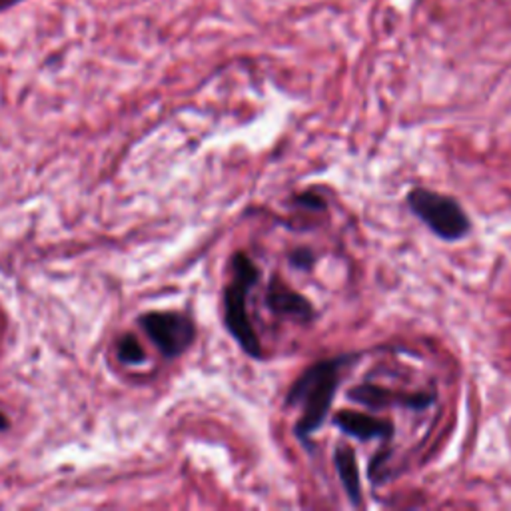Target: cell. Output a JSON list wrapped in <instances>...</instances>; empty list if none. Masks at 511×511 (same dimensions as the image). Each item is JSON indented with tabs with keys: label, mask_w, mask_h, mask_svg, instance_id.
<instances>
[{
	"label": "cell",
	"mask_w": 511,
	"mask_h": 511,
	"mask_svg": "<svg viewBox=\"0 0 511 511\" xmlns=\"http://www.w3.org/2000/svg\"><path fill=\"white\" fill-rule=\"evenodd\" d=\"M346 362L348 358L318 362L292 383L286 404L302 406V418L296 424V434L300 439H308L312 434H316L326 421L340 386L342 366Z\"/></svg>",
	"instance_id": "1"
},
{
	"label": "cell",
	"mask_w": 511,
	"mask_h": 511,
	"mask_svg": "<svg viewBox=\"0 0 511 511\" xmlns=\"http://www.w3.org/2000/svg\"><path fill=\"white\" fill-rule=\"evenodd\" d=\"M260 278V270L248 256L238 252L232 258V282L224 294V320L226 328L238 346L250 358H262V343L258 340L250 316H248V294Z\"/></svg>",
	"instance_id": "2"
},
{
	"label": "cell",
	"mask_w": 511,
	"mask_h": 511,
	"mask_svg": "<svg viewBox=\"0 0 511 511\" xmlns=\"http://www.w3.org/2000/svg\"><path fill=\"white\" fill-rule=\"evenodd\" d=\"M408 206L411 214H416L439 238L459 240L469 232V218L449 196L436 194L428 188H416L408 196Z\"/></svg>",
	"instance_id": "3"
},
{
	"label": "cell",
	"mask_w": 511,
	"mask_h": 511,
	"mask_svg": "<svg viewBox=\"0 0 511 511\" xmlns=\"http://www.w3.org/2000/svg\"><path fill=\"white\" fill-rule=\"evenodd\" d=\"M140 326L162 352L164 358H176L192 346L196 328L190 318L176 312H150L140 318Z\"/></svg>",
	"instance_id": "4"
},
{
	"label": "cell",
	"mask_w": 511,
	"mask_h": 511,
	"mask_svg": "<svg viewBox=\"0 0 511 511\" xmlns=\"http://www.w3.org/2000/svg\"><path fill=\"white\" fill-rule=\"evenodd\" d=\"M348 398L356 404L368 406L371 410H388V408H406V410H424L434 404V394H424V391H400L381 386H371V383H362V386L348 391Z\"/></svg>",
	"instance_id": "5"
},
{
	"label": "cell",
	"mask_w": 511,
	"mask_h": 511,
	"mask_svg": "<svg viewBox=\"0 0 511 511\" xmlns=\"http://www.w3.org/2000/svg\"><path fill=\"white\" fill-rule=\"evenodd\" d=\"M266 304L276 316H288L300 322H310L313 318L312 304L302 294L290 290L286 284L276 278L268 284Z\"/></svg>",
	"instance_id": "6"
},
{
	"label": "cell",
	"mask_w": 511,
	"mask_h": 511,
	"mask_svg": "<svg viewBox=\"0 0 511 511\" xmlns=\"http://www.w3.org/2000/svg\"><path fill=\"white\" fill-rule=\"evenodd\" d=\"M333 426H338L343 434L362 441L388 439L391 436V431H394V426L386 419L358 414V411H350V410L338 411V414L333 416Z\"/></svg>",
	"instance_id": "7"
},
{
	"label": "cell",
	"mask_w": 511,
	"mask_h": 511,
	"mask_svg": "<svg viewBox=\"0 0 511 511\" xmlns=\"http://www.w3.org/2000/svg\"><path fill=\"white\" fill-rule=\"evenodd\" d=\"M333 464L342 479V486L353 506H360L362 501V487H360V474H358V461L356 454L348 446H340L333 454Z\"/></svg>",
	"instance_id": "8"
},
{
	"label": "cell",
	"mask_w": 511,
	"mask_h": 511,
	"mask_svg": "<svg viewBox=\"0 0 511 511\" xmlns=\"http://www.w3.org/2000/svg\"><path fill=\"white\" fill-rule=\"evenodd\" d=\"M118 358H121L122 363H128V366H136V363H142L146 360V353L140 342L132 333H128V336L118 342Z\"/></svg>",
	"instance_id": "9"
},
{
	"label": "cell",
	"mask_w": 511,
	"mask_h": 511,
	"mask_svg": "<svg viewBox=\"0 0 511 511\" xmlns=\"http://www.w3.org/2000/svg\"><path fill=\"white\" fill-rule=\"evenodd\" d=\"M288 260H290L292 266L298 268V270H310L313 266V262H316V258H313V252L308 250V248L294 250Z\"/></svg>",
	"instance_id": "10"
},
{
	"label": "cell",
	"mask_w": 511,
	"mask_h": 511,
	"mask_svg": "<svg viewBox=\"0 0 511 511\" xmlns=\"http://www.w3.org/2000/svg\"><path fill=\"white\" fill-rule=\"evenodd\" d=\"M298 202L306 206V208H313V210H323V206H326L322 196L313 194V192H306V194L298 196Z\"/></svg>",
	"instance_id": "11"
},
{
	"label": "cell",
	"mask_w": 511,
	"mask_h": 511,
	"mask_svg": "<svg viewBox=\"0 0 511 511\" xmlns=\"http://www.w3.org/2000/svg\"><path fill=\"white\" fill-rule=\"evenodd\" d=\"M6 428H8V421H6V418L3 414H0V431L6 429Z\"/></svg>",
	"instance_id": "12"
}]
</instances>
